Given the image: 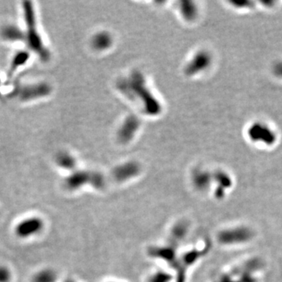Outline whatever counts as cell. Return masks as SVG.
I'll list each match as a JSON object with an SVG mask.
<instances>
[{
	"label": "cell",
	"mask_w": 282,
	"mask_h": 282,
	"mask_svg": "<svg viewBox=\"0 0 282 282\" xmlns=\"http://www.w3.org/2000/svg\"><path fill=\"white\" fill-rule=\"evenodd\" d=\"M56 163L65 170H73L76 165L75 158L68 152H60L56 157Z\"/></svg>",
	"instance_id": "52a82bcc"
},
{
	"label": "cell",
	"mask_w": 282,
	"mask_h": 282,
	"mask_svg": "<svg viewBox=\"0 0 282 282\" xmlns=\"http://www.w3.org/2000/svg\"><path fill=\"white\" fill-rule=\"evenodd\" d=\"M276 74L282 77V63L278 64L275 67Z\"/></svg>",
	"instance_id": "7c38bea8"
},
{
	"label": "cell",
	"mask_w": 282,
	"mask_h": 282,
	"mask_svg": "<svg viewBox=\"0 0 282 282\" xmlns=\"http://www.w3.org/2000/svg\"><path fill=\"white\" fill-rule=\"evenodd\" d=\"M22 7L26 24V31H24L25 42L32 51L36 53L43 61H46L49 58V52L45 46L37 27L34 6L33 3L24 2Z\"/></svg>",
	"instance_id": "6da1fadb"
},
{
	"label": "cell",
	"mask_w": 282,
	"mask_h": 282,
	"mask_svg": "<svg viewBox=\"0 0 282 282\" xmlns=\"http://www.w3.org/2000/svg\"><path fill=\"white\" fill-rule=\"evenodd\" d=\"M1 37L10 43L25 41L24 31L15 24H7L1 30Z\"/></svg>",
	"instance_id": "8992f818"
},
{
	"label": "cell",
	"mask_w": 282,
	"mask_h": 282,
	"mask_svg": "<svg viewBox=\"0 0 282 282\" xmlns=\"http://www.w3.org/2000/svg\"><path fill=\"white\" fill-rule=\"evenodd\" d=\"M106 40L107 41V39H106V36L104 35H98L96 36L95 39H94V43L95 47L98 48V49H101V48L105 47L107 46L106 44Z\"/></svg>",
	"instance_id": "8fae6325"
},
{
	"label": "cell",
	"mask_w": 282,
	"mask_h": 282,
	"mask_svg": "<svg viewBox=\"0 0 282 282\" xmlns=\"http://www.w3.org/2000/svg\"><path fill=\"white\" fill-rule=\"evenodd\" d=\"M63 282H75V280H72V279L68 278V279H66V280H64Z\"/></svg>",
	"instance_id": "4fadbf2b"
},
{
	"label": "cell",
	"mask_w": 282,
	"mask_h": 282,
	"mask_svg": "<svg viewBox=\"0 0 282 282\" xmlns=\"http://www.w3.org/2000/svg\"><path fill=\"white\" fill-rule=\"evenodd\" d=\"M51 93V87L46 82L25 86L19 90L18 97L23 101L43 98Z\"/></svg>",
	"instance_id": "277c9868"
},
{
	"label": "cell",
	"mask_w": 282,
	"mask_h": 282,
	"mask_svg": "<svg viewBox=\"0 0 282 282\" xmlns=\"http://www.w3.org/2000/svg\"><path fill=\"white\" fill-rule=\"evenodd\" d=\"M29 53L25 50H21L14 54L11 61V67H10V75H12L14 72L21 68L23 65L27 63L29 60Z\"/></svg>",
	"instance_id": "9c48e42d"
},
{
	"label": "cell",
	"mask_w": 282,
	"mask_h": 282,
	"mask_svg": "<svg viewBox=\"0 0 282 282\" xmlns=\"http://www.w3.org/2000/svg\"><path fill=\"white\" fill-rule=\"evenodd\" d=\"M44 228V221L39 216H29L24 218L16 225L14 233L21 239H27L36 236Z\"/></svg>",
	"instance_id": "7a4b0ae2"
},
{
	"label": "cell",
	"mask_w": 282,
	"mask_h": 282,
	"mask_svg": "<svg viewBox=\"0 0 282 282\" xmlns=\"http://www.w3.org/2000/svg\"><path fill=\"white\" fill-rule=\"evenodd\" d=\"M58 274L53 269L45 268L36 272L33 277V282H56Z\"/></svg>",
	"instance_id": "ba28073f"
},
{
	"label": "cell",
	"mask_w": 282,
	"mask_h": 282,
	"mask_svg": "<svg viewBox=\"0 0 282 282\" xmlns=\"http://www.w3.org/2000/svg\"><path fill=\"white\" fill-rule=\"evenodd\" d=\"M0 97H1V78H0Z\"/></svg>",
	"instance_id": "5bb4252c"
},
{
	"label": "cell",
	"mask_w": 282,
	"mask_h": 282,
	"mask_svg": "<svg viewBox=\"0 0 282 282\" xmlns=\"http://www.w3.org/2000/svg\"><path fill=\"white\" fill-rule=\"evenodd\" d=\"M12 278L11 270L5 265L0 264V282H10Z\"/></svg>",
	"instance_id": "30bf717a"
},
{
	"label": "cell",
	"mask_w": 282,
	"mask_h": 282,
	"mask_svg": "<svg viewBox=\"0 0 282 282\" xmlns=\"http://www.w3.org/2000/svg\"><path fill=\"white\" fill-rule=\"evenodd\" d=\"M89 180L94 182V180H91L90 174L83 171H74L65 179V185L68 190H78L87 184Z\"/></svg>",
	"instance_id": "5b68a950"
},
{
	"label": "cell",
	"mask_w": 282,
	"mask_h": 282,
	"mask_svg": "<svg viewBox=\"0 0 282 282\" xmlns=\"http://www.w3.org/2000/svg\"><path fill=\"white\" fill-rule=\"evenodd\" d=\"M248 135L250 139L255 142L264 144L267 146L274 145L277 141L275 131L264 123H257L252 125L248 129Z\"/></svg>",
	"instance_id": "3957f363"
}]
</instances>
